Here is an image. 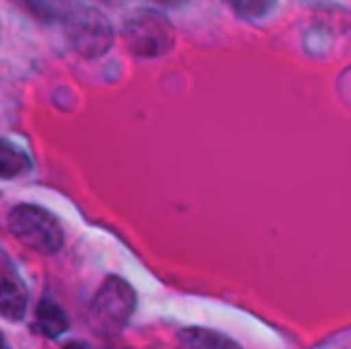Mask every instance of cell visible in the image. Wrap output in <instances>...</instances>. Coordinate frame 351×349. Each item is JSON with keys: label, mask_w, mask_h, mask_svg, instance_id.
I'll return each instance as SVG.
<instances>
[{"label": "cell", "mask_w": 351, "mask_h": 349, "mask_svg": "<svg viewBox=\"0 0 351 349\" xmlns=\"http://www.w3.org/2000/svg\"><path fill=\"white\" fill-rule=\"evenodd\" d=\"M23 4L41 23L64 21L76 6L74 0H23Z\"/></svg>", "instance_id": "9c48e42d"}, {"label": "cell", "mask_w": 351, "mask_h": 349, "mask_svg": "<svg viewBox=\"0 0 351 349\" xmlns=\"http://www.w3.org/2000/svg\"><path fill=\"white\" fill-rule=\"evenodd\" d=\"M35 327L41 335L56 339L70 329V323L60 304H56L49 298H43L35 309Z\"/></svg>", "instance_id": "8992f818"}, {"label": "cell", "mask_w": 351, "mask_h": 349, "mask_svg": "<svg viewBox=\"0 0 351 349\" xmlns=\"http://www.w3.org/2000/svg\"><path fill=\"white\" fill-rule=\"evenodd\" d=\"M64 349H93V348H88L86 344H80V341H72V344H68Z\"/></svg>", "instance_id": "4fadbf2b"}, {"label": "cell", "mask_w": 351, "mask_h": 349, "mask_svg": "<svg viewBox=\"0 0 351 349\" xmlns=\"http://www.w3.org/2000/svg\"><path fill=\"white\" fill-rule=\"evenodd\" d=\"M278 0H228V4L243 16L249 19H261L274 10Z\"/></svg>", "instance_id": "30bf717a"}, {"label": "cell", "mask_w": 351, "mask_h": 349, "mask_svg": "<svg viewBox=\"0 0 351 349\" xmlns=\"http://www.w3.org/2000/svg\"><path fill=\"white\" fill-rule=\"evenodd\" d=\"M179 349H243L226 335L212 331V329H202V327H191L183 329L177 335Z\"/></svg>", "instance_id": "52a82bcc"}, {"label": "cell", "mask_w": 351, "mask_h": 349, "mask_svg": "<svg viewBox=\"0 0 351 349\" xmlns=\"http://www.w3.org/2000/svg\"><path fill=\"white\" fill-rule=\"evenodd\" d=\"M10 234L41 255H56L64 247V230L60 222L43 208L33 204H19L8 214Z\"/></svg>", "instance_id": "6da1fadb"}, {"label": "cell", "mask_w": 351, "mask_h": 349, "mask_svg": "<svg viewBox=\"0 0 351 349\" xmlns=\"http://www.w3.org/2000/svg\"><path fill=\"white\" fill-rule=\"evenodd\" d=\"M10 269H8V259L4 257V253L0 251V278L4 276V274H8Z\"/></svg>", "instance_id": "7c38bea8"}, {"label": "cell", "mask_w": 351, "mask_h": 349, "mask_svg": "<svg viewBox=\"0 0 351 349\" xmlns=\"http://www.w3.org/2000/svg\"><path fill=\"white\" fill-rule=\"evenodd\" d=\"M0 349H8V344H6V339H4L2 333H0Z\"/></svg>", "instance_id": "5bb4252c"}, {"label": "cell", "mask_w": 351, "mask_h": 349, "mask_svg": "<svg viewBox=\"0 0 351 349\" xmlns=\"http://www.w3.org/2000/svg\"><path fill=\"white\" fill-rule=\"evenodd\" d=\"M158 4H162V6H171V8H179V6H183V4H187L189 0H156Z\"/></svg>", "instance_id": "8fae6325"}, {"label": "cell", "mask_w": 351, "mask_h": 349, "mask_svg": "<svg viewBox=\"0 0 351 349\" xmlns=\"http://www.w3.org/2000/svg\"><path fill=\"white\" fill-rule=\"evenodd\" d=\"M64 27L72 49L88 60L105 56L115 41L111 21L101 10L90 6H74L64 19Z\"/></svg>", "instance_id": "277c9868"}, {"label": "cell", "mask_w": 351, "mask_h": 349, "mask_svg": "<svg viewBox=\"0 0 351 349\" xmlns=\"http://www.w3.org/2000/svg\"><path fill=\"white\" fill-rule=\"evenodd\" d=\"M101 2H107V4H123L125 0H101Z\"/></svg>", "instance_id": "9a60e30c"}, {"label": "cell", "mask_w": 351, "mask_h": 349, "mask_svg": "<svg viewBox=\"0 0 351 349\" xmlns=\"http://www.w3.org/2000/svg\"><path fill=\"white\" fill-rule=\"evenodd\" d=\"M27 313V290L19 278L8 272L0 278V315L12 323L23 321Z\"/></svg>", "instance_id": "5b68a950"}, {"label": "cell", "mask_w": 351, "mask_h": 349, "mask_svg": "<svg viewBox=\"0 0 351 349\" xmlns=\"http://www.w3.org/2000/svg\"><path fill=\"white\" fill-rule=\"evenodd\" d=\"M136 311L134 288L117 278L109 276L97 290L90 302V321L101 335H119Z\"/></svg>", "instance_id": "3957f363"}, {"label": "cell", "mask_w": 351, "mask_h": 349, "mask_svg": "<svg viewBox=\"0 0 351 349\" xmlns=\"http://www.w3.org/2000/svg\"><path fill=\"white\" fill-rule=\"evenodd\" d=\"M125 47L138 58H160L175 45V29L171 21L150 8L132 12L121 29Z\"/></svg>", "instance_id": "7a4b0ae2"}, {"label": "cell", "mask_w": 351, "mask_h": 349, "mask_svg": "<svg viewBox=\"0 0 351 349\" xmlns=\"http://www.w3.org/2000/svg\"><path fill=\"white\" fill-rule=\"evenodd\" d=\"M31 160L29 156L12 146L10 142L0 138V179H16L25 173H29Z\"/></svg>", "instance_id": "ba28073f"}]
</instances>
